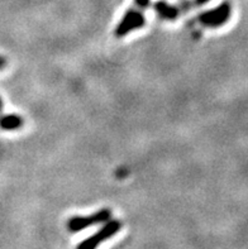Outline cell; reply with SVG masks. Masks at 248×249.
<instances>
[{
    "label": "cell",
    "instance_id": "1",
    "mask_svg": "<svg viewBox=\"0 0 248 249\" xmlns=\"http://www.w3.org/2000/svg\"><path fill=\"white\" fill-rule=\"evenodd\" d=\"M120 229H122V221L116 220V219H110L109 221L104 223L100 231H97L91 237L82 240L76 249H96L103 242L114 237Z\"/></svg>",
    "mask_w": 248,
    "mask_h": 249
},
{
    "label": "cell",
    "instance_id": "2",
    "mask_svg": "<svg viewBox=\"0 0 248 249\" xmlns=\"http://www.w3.org/2000/svg\"><path fill=\"white\" fill-rule=\"evenodd\" d=\"M230 14H232V6L228 1H224L213 9L201 13L198 17V20L201 25L208 28H219L229 20Z\"/></svg>",
    "mask_w": 248,
    "mask_h": 249
},
{
    "label": "cell",
    "instance_id": "3",
    "mask_svg": "<svg viewBox=\"0 0 248 249\" xmlns=\"http://www.w3.org/2000/svg\"><path fill=\"white\" fill-rule=\"evenodd\" d=\"M112 219V210L110 209H101L99 212L89 216H73L67 221V229L71 233H77L86 228L94 227L97 224H104Z\"/></svg>",
    "mask_w": 248,
    "mask_h": 249
},
{
    "label": "cell",
    "instance_id": "4",
    "mask_svg": "<svg viewBox=\"0 0 248 249\" xmlns=\"http://www.w3.org/2000/svg\"><path fill=\"white\" fill-rule=\"evenodd\" d=\"M145 24H146L145 16H143L139 10L131 9L128 10V12H126V14L123 16L119 24L116 25L115 31H114V35H115V37L118 38L126 37V36L129 35L131 32L143 28Z\"/></svg>",
    "mask_w": 248,
    "mask_h": 249
},
{
    "label": "cell",
    "instance_id": "5",
    "mask_svg": "<svg viewBox=\"0 0 248 249\" xmlns=\"http://www.w3.org/2000/svg\"><path fill=\"white\" fill-rule=\"evenodd\" d=\"M154 10H156V13L161 18L166 19V20H175L180 14L179 9L176 6L166 3L165 0H160V1L154 4Z\"/></svg>",
    "mask_w": 248,
    "mask_h": 249
},
{
    "label": "cell",
    "instance_id": "6",
    "mask_svg": "<svg viewBox=\"0 0 248 249\" xmlns=\"http://www.w3.org/2000/svg\"><path fill=\"white\" fill-rule=\"evenodd\" d=\"M23 119L16 114H9L0 118V128L4 130H17L23 126Z\"/></svg>",
    "mask_w": 248,
    "mask_h": 249
},
{
    "label": "cell",
    "instance_id": "7",
    "mask_svg": "<svg viewBox=\"0 0 248 249\" xmlns=\"http://www.w3.org/2000/svg\"><path fill=\"white\" fill-rule=\"evenodd\" d=\"M134 3L139 8H147L150 5V0H134Z\"/></svg>",
    "mask_w": 248,
    "mask_h": 249
},
{
    "label": "cell",
    "instance_id": "8",
    "mask_svg": "<svg viewBox=\"0 0 248 249\" xmlns=\"http://www.w3.org/2000/svg\"><path fill=\"white\" fill-rule=\"evenodd\" d=\"M209 1H210V0H195V4H196V5H204V4L209 3Z\"/></svg>",
    "mask_w": 248,
    "mask_h": 249
},
{
    "label": "cell",
    "instance_id": "9",
    "mask_svg": "<svg viewBox=\"0 0 248 249\" xmlns=\"http://www.w3.org/2000/svg\"><path fill=\"white\" fill-rule=\"evenodd\" d=\"M4 66H5V60H4V58H1V57H0V69H3Z\"/></svg>",
    "mask_w": 248,
    "mask_h": 249
},
{
    "label": "cell",
    "instance_id": "10",
    "mask_svg": "<svg viewBox=\"0 0 248 249\" xmlns=\"http://www.w3.org/2000/svg\"><path fill=\"white\" fill-rule=\"evenodd\" d=\"M1 107H3V101H1V99H0V110H1Z\"/></svg>",
    "mask_w": 248,
    "mask_h": 249
}]
</instances>
